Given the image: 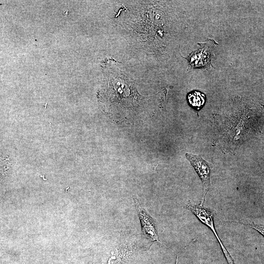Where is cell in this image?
Instances as JSON below:
<instances>
[{"instance_id":"obj_5","label":"cell","mask_w":264,"mask_h":264,"mask_svg":"<svg viewBox=\"0 0 264 264\" xmlns=\"http://www.w3.org/2000/svg\"><path fill=\"white\" fill-rule=\"evenodd\" d=\"M10 168L9 159L0 156V200L5 193V186Z\"/></svg>"},{"instance_id":"obj_7","label":"cell","mask_w":264,"mask_h":264,"mask_svg":"<svg viewBox=\"0 0 264 264\" xmlns=\"http://www.w3.org/2000/svg\"><path fill=\"white\" fill-rule=\"evenodd\" d=\"M227 222H235V223H242V224H243L244 225H249L250 226V227H251L252 228H253V229H255V230L258 231L261 234L263 235V236H264V227L263 226H262V225H257V224H255L254 223H252V224H248V223H241V222H236V221H227Z\"/></svg>"},{"instance_id":"obj_4","label":"cell","mask_w":264,"mask_h":264,"mask_svg":"<svg viewBox=\"0 0 264 264\" xmlns=\"http://www.w3.org/2000/svg\"><path fill=\"white\" fill-rule=\"evenodd\" d=\"M138 210L144 235L148 239H151L153 242L156 241L162 244L158 240L155 223L153 219L146 213L143 208L139 206Z\"/></svg>"},{"instance_id":"obj_2","label":"cell","mask_w":264,"mask_h":264,"mask_svg":"<svg viewBox=\"0 0 264 264\" xmlns=\"http://www.w3.org/2000/svg\"><path fill=\"white\" fill-rule=\"evenodd\" d=\"M187 159L198 174L203 186V203L206 194L211 188L210 175L212 165L203 159L200 155L187 153L185 154Z\"/></svg>"},{"instance_id":"obj_1","label":"cell","mask_w":264,"mask_h":264,"mask_svg":"<svg viewBox=\"0 0 264 264\" xmlns=\"http://www.w3.org/2000/svg\"><path fill=\"white\" fill-rule=\"evenodd\" d=\"M203 202L199 204H189L184 206V208L191 211L204 224L208 226L214 233L222 249L223 254L228 264H236L232 257L224 247L216 231L214 225V218L216 212L212 210L204 207Z\"/></svg>"},{"instance_id":"obj_8","label":"cell","mask_w":264,"mask_h":264,"mask_svg":"<svg viewBox=\"0 0 264 264\" xmlns=\"http://www.w3.org/2000/svg\"><path fill=\"white\" fill-rule=\"evenodd\" d=\"M0 264H1V263H0Z\"/></svg>"},{"instance_id":"obj_6","label":"cell","mask_w":264,"mask_h":264,"mask_svg":"<svg viewBox=\"0 0 264 264\" xmlns=\"http://www.w3.org/2000/svg\"><path fill=\"white\" fill-rule=\"evenodd\" d=\"M187 99L190 105L193 108L198 110L204 105L206 97L204 94L198 91H194L188 94Z\"/></svg>"},{"instance_id":"obj_3","label":"cell","mask_w":264,"mask_h":264,"mask_svg":"<svg viewBox=\"0 0 264 264\" xmlns=\"http://www.w3.org/2000/svg\"><path fill=\"white\" fill-rule=\"evenodd\" d=\"M211 49L207 44L202 45L201 48L192 52L188 58L189 68L207 66L211 63Z\"/></svg>"}]
</instances>
